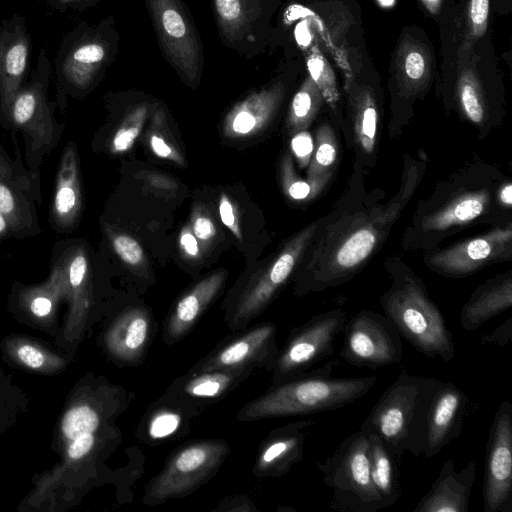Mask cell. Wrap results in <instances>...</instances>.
I'll return each mask as SVG.
<instances>
[{
    "label": "cell",
    "mask_w": 512,
    "mask_h": 512,
    "mask_svg": "<svg viewBox=\"0 0 512 512\" xmlns=\"http://www.w3.org/2000/svg\"><path fill=\"white\" fill-rule=\"evenodd\" d=\"M220 23L226 31H237L252 13V0H214Z\"/></svg>",
    "instance_id": "42"
},
{
    "label": "cell",
    "mask_w": 512,
    "mask_h": 512,
    "mask_svg": "<svg viewBox=\"0 0 512 512\" xmlns=\"http://www.w3.org/2000/svg\"><path fill=\"white\" fill-rule=\"evenodd\" d=\"M52 78L53 64L42 48L30 79L14 97L8 115L7 130L21 133L25 165L39 176L45 156L57 147L65 129L55 116L56 101L48 97Z\"/></svg>",
    "instance_id": "5"
},
{
    "label": "cell",
    "mask_w": 512,
    "mask_h": 512,
    "mask_svg": "<svg viewBox=\"0 0 512 512\" xmlns=\"http://www.w3.org/2000/svg\"><path fill=\"white\" fill-rule=\"evenodd\" d=\"M456 98L463 115L475 125L488 120V106L475 70L461 61L456 84Z\"/></svg>",
    "instance_id": "32"
},
{
    "label": "cell",
    "mask_w": 512,
    "mask_h": 512,
    "mask_svg": "<svg viewBox=\"0 0 512 512\" xmlns=\"http://www.w3.org/2000/svg\"><path fill=\"white\" fill-rule=\"evenodd\" d=\"M224 281V271L214 272L197 282L178 299L163 326V340L166 344H175L191 331L219 294Z\"/></svg>",
    "instance_id": "24"
},
{
    "label": "cell",
    "mask_w": 512,
    "mask_h": 512,
    "mask_svg": "<svg viewBox=\"0 0 512 512\" xmlns=\"http://www.w3.org/2000/svg\"><path fill=\"white\" fill-rule=\"evenodd\" d=\"M284 94L281 85L253 93L236 104L223 121V134L229 139H247L265 129L272 121Z\"/></svg>",
    "instance_id": "25"
},
{
    "label": "cell",
    "mask_w": 512,
    "mask_h": 512,
    "mask_svg": "<svg viewBox=\"0 0 512 512\" xmlns=\"http://www.w3.org/2000/svg\"><path fill=\"white\" fill-rule=\"evenodd\" d=\"M253 372L252 370L188 371L187 374L173 381L163 396L197 414L198 409L210 406L232 392Z\"/></svg>",
    "instance_id": "21"
},
{
    "label": "cell",
    "mask_w": 512,
    "mask_h": 512,
    "mask_svg": "<svg viewBox=\"0 0 512 512\" xmlns=\"http://www.w3.org/2000/svg\"><path fill=\"white\" fill-rule=\"evenodd\" d=\"M104 32L102 27L92 30L81 23L63 36L52 63L54 100L62 113L70 97H84L101 75L110 51Z\"/></svg>",
    "instance_id": "7"
},
{
    "label": "cell",
    "mask_w": 512,
    "mask_h": 512,
    "mask_svg": "<svg viewBox=\"0 0 512 512\" xmlns=\"http://www.w3.org/2000/svg\"><path fill=\"white\" fill-rule=\"evenodd\" d=\"M312 420H299L275 428L259 445L252 468L262 478L280 477L304 458V446L315 426Z\"/></svg>",
    "instance_id": "19"
},
{
    "label": "cell",
    "mask_w": 512,
    "mask_h": 512,
    "mask_svg": "<svg viewBox=\"0 0 512 512\" xmlns=\"http://www.w3.org/2000/svg\"><path fill=\"white\" fill-rule=\"evenodd\" d=\"M337 152V139L333 129L327 124L321 125L316 132L307 178L318 179L331 176V167L336 161Z\"/></svg>",
    "instance_id": "34"
},
{
    "label": "cell",
    "mask_w": 512,
    "mask_h": 512,
    "mask_svg": "<svg viewBox=\"0 0 512 512\" xmlns=\"http://www.w3.org/2000/svg\"><path fill=\"white\" fill-rule=\"evenodd\" d=\"M341 358L350 365L376 369L399 363L401 335L385 316L361 310L345 322Z\"/></svg>",
    "instance_id": "12"
},
{
    "label": "cell",
    "mask_w": 512,
    "mask_h": 512,
    "mask_svg": "<svg viewBox=\"0 0 512 512\" xmlns=\"http://www.w3.org/2000/svg\"><path fill=\"white\" fill-rule=\"evenodd\" d=\"M148 114V106L141 104L134 107L119 122L116 129L105 143L111 154L128 151L140 135Z\"/></svg>",
    "instance_id": "35"
},
{
    "label": "cell",
    "mask_w": 512,
    "mask_h": 512,
    "mask_svg": "<svg viewBox=\"0 0 512 512\" xmlns=\"http://www.w3.org/2000/svg\"><path fill=\"white\" fill-rule=\"evenodd\" d=\"M475 477V460L457 471L453 460L447 459L413 512H468Z\"/></svg>",
    "instance_id": "23"
},
{
    "label": "cell",
    "mask_w": 512,
    "mask_h": 512,
    "mask_svg": "<svg viewBox=\"0 0 512 512\" xmlns=\"http://www.w3.org/2000/svg\"><path fill=\"white\" fill-rule=\"evenodd\" d=\"M100 423L98 413L88 405H81L70 409L62 421V432L69 440L80 435L94 433Z\"/></svg>",
    "instance_id": "40"
},
{
    "label": "cell",
    "mask_w": 512,
    "mask_h": 512,
    "mask_svg": "<svg viewBox=\"0 0 512 512\" xmlns=\"http://www.w3.org/2000/svg\"><path fill=\"white\" fill-rule=\"evenodd\" d=\"M229 453V445L219 439L194 441L179 447L147 485L143 502L155 505L190 495L216 474Z\"/></svg>",
    "instance_id": "8"
},
{
    "label": "cell",
    "mask_w": 512,
    "mask_h": 512,
    "mask_svg": "<svg viewBox=\"0 0 512 512\" xmlns=\"http://www.w3.org/2000/svg\"><path fill=\"white\" fill-rule=\"evenodd\" d=\"M345 322L346 314L339 308L316 314L294 328L269 370L271 384L299 376L318 362L330 358L334 341Z\"/></svg>",
    "instance_id": "10"
},
{
    "label": "cell",
    "mask_w": 512,
    "mask_h": 512,
    "mask_svg": "<svg viewBox=\"0 0 512 512\" xmlns=\"http://www.w3.org/2000/svg\"><path fill=\"white\" fill-rule=\"evenodd\" d=\"M277 328L271 322L235 331L222 340L189 371L270 370L278 353Z\"/></svg>",
    "instance_id": "14"
},
{
    "label": "cell",
    "mask_w": 512,
    "mask_h": 512,
    "mask_svg": "<svg viewBox=\"0 0 512 512\" xmlns=\"http://www.w3.org/2000/svg\"><path fill=\"white\" fill-rule=\"evenodd\" d=\"M391 287L381 295L384 315L408 343L445 363L455 357L452 333L423 282L405 266H390Z\"/></svg>",
    "instance_id": "3"
},
{
    "label": "cell",
    "mask_w": 512,
    "mask_h": 512,
    "mask_svg": "<svg viewBox=\"0 0 512 512\" xmlns=\"http://www.w3.org/2000/svg\"><path fill=\"white\" fill-rule=\"evenodd\" d=\"M512 305V275L508 272L479 286L462 306L460 323L464 330L480 328Z\"/></svg>",
    "instance_id": "26"
},
{
    "label": "cell",
    "mask_w": 512,
    "mask_h": 512,
    "mask_svg": "<svg viewBox=\"0 0 512 512\" xmlns=\"http://www.w3.org/2000/svg\"><path fill=\"white\" fill-rule=\"evenodd\" d=\"M483 510L512 512V404L502 401L486 442Z\"/></svg>",
    "instance_id": "13"
},
{
    "label": "cell",
    "mask_w": 512,
    "mask_h": 512,
    "mask_svg": "<svg viewBox=\"0 0 512 512\" xmlns=\"http://www.w3.org/2000/svg\"><path fill=\"white\" fill-rule=\"evenodd\" d=\"M335 361L299 376L271 384L245 404L236 419L243 422L308 415L342 408L366 395L376 384L374 375L333 378Z\"/></svg>",
    "instance_id": "1"
},
{
    "label": "cell",
    "mask_w": 512,
    "mask_h": 512,
    "mask_svg": "<svg viewBox=\"0 0 512 512\" xmlns=\"http://www.w3.org/2000/svg\"><path fill=\"white\" fill-rule=\"evenodd\" d=\"M83 212V185L77 145L68 141L59 159L48 212L51 229L69 234L79 225Z\"/></svg>",
    "instance_id": "18"
},
{
    "label": "cell",
    "mask_w": 512,
    "mask_h": 512,
    "mask_svg": "<svg viewBox=\"0 0 512 512\" xmlns=\"http://www.w3.org/2000/svg\"><path fill=\"white\" fill-rule=\"evenodd\" d=\"M492 196L488 187L460 190L427 212L418 222V231L424 236H442L449 230L461 228L488 212Z\"/></svg>",
    "instance_id": "22"
},
{
    "label": "cell",
    "mask_w": 512,
    "mask_h": 512,
    "mask_svg": "<svg viewBox=\"0 0 512 512\" xmlns=\"http://www.w3.org/2000/svg\"><path fill=\"white\" fill-rule=\"evenodd\" d=\"M383 6H390L394 0H378Z\"/></svg>",
    "instance_id": "56"
},
{
    "label": "cell",
    "mask_w": 512,
    "mask_h": 512,
    "mask_svg": "<svg viewBox=\"0 0 512 512\" xmlns=\"http://www.w3.org/2000/svg\"><path fill=\"white\" fill-rule=\"evenodd\" d=\"M31 34L26 19L13 14L0 25V125L8 128V115L14 97L26 83Z\"/></svg>",
    "instance_id": "16"
},
{
    "label": "cell",
    "mask_w": 512,
    "mask_h": 512,
    "mask_svg": "<svg viewBox=\"0 0 512 512\" xmlns=\"http://www.w3.org/2000/svg\"><path fill=\"white\" fill-rule=\"evenodd\" d=\"M352 138L358 153L365 159L374 155L378 133V107L372 90L359 86L350 92Z\"/></svg>",
    "instance_id": "29"
},
{
    "label": "cell",
    "mask_w": 512,
    "mask_h": 512,
    "mask_svg": "<svg viewBox=\"0 0 512 512\" xmlns=\"http://www.w3.org/2000/svg\"><path fill=\"white\" fill-rule=\"evenodd\" d=\"M401 207L402 203L397 202L380 213L368 217L359 214L346 220L344 227L336 230L337 237L328 240L326 252H321L318 264L308 267V274L297 284L296 293L322 291L349 280L374 252L385 228Z\"/></svg>",
    "instance_id": "4"
},
{
    "label": "cell",
    "mask_w": 512,
    "mask_h": 512,
    "mask_svg": "<svg viewBox=\"0 0 512 512\" xmlns=\"http://www.w3.org/2000/svg\"><path fill=\"white\" fill-rule=\"evenodd\" d=\"M19 359L28 367L39 368L44 363V355L31 345H22L17 350Z\"/></svg>",
    "instance_id": "50"
},
{
    "label": "cell",
    "mask_w": 512,
    "mask_h": 512,
    "mask_svg": "<svg viewBox=\"0 0 512 512\" xmlns=\"http://www.w3.org/2000/svg\"><path fill=\"white\" fill-rule=\"evenodd\" d=\"M95 443L94 433H86L78 436L72 440L69 448L68 455L71 459L77 460L86 455Z\"/></svg>",
    "instance_id": "49"
},
{
    "label": "cell",
    "mask_w": 512,
    "mask_h": 512,
    "mask_svg": "<svg viewBox=\"0 0 512 512\" xmlns=\"http://www.w3.org/2000/svg\"><path fill=\"white\" fill-rule=\"evenodd\" d=\"M317 228V223L310 224L290 239L265 269L251 277L226 304L225 320L233 332L248 327L272 302L296 268Z\"/></svg>",
    "instance_id": "9"
},
{
    "label": "cell",
    "mask_w": 512,
    "mask_h": 512,
    "mask_svg": "<svg viewBox=\"0 0 512 512\" xmlns=\"http://www.w3.org/2000/svg\"><path fill=\"white\" fill-rule=\"evenodd\" d=\"M512 337V318L507 319L490 333L481 338L482 344L505 346L511 342Z\"/></svg>",
    "instance_id": "48"
},
{
    "label": "cell",
    "mask_w": 512,
    "mask_h": 512,
    "mask_svg": "<svg viewBox=\"0 0 512 512\" xmlns=\"http://www.w3.org/2000/svg\"><path fill=\"white\" fill-rule=\"evenodd\" d=\"M13 134L15 158L0 141V210L5 215L11 236L23 240L42 232L37 205L42 203L40 176L25 165Z\"/></svg>",
    "instance_id": "11"
},
{
    "label": "cell",
    "mask_w": 512,
    "mask_h": 512,
    "mask_svg": "<svg viewBox=\"0 0 512 512\" xmlns=\"http://www.w3.org/2000/svg\"><path fill=\"white\" fill-rule=\"evenodd\" d=\"M147 138L152 152L157 157L169 160L178 166H184V158L170 133L165 113L161 108L152 117Z\"/></svg>",
    "instance_id": "36"
},
{
    "label": "cell",
    "mask_w": 512,
    "mask_h": 512,
    "mask_svg": "<svg viewBox=\"0 0 512 512\" xmlns=\"http://www.w3.org/2000/svg\"><path fill=\"white\" fill-rule=\"evenodd\" d=\"M52 306L53 304L49 295H37L30 303L31 311L34 315L39 317L48 315L52 310Z\"/></svg>",
    "instance_id": "51"
},
{
    "label": "cell",
    "mask_w": 512,
    "mask_h": 512,
    "mask_svg": "<svg viewBox=\"0 0 512 512\" xmlns=\"http://www.w3.org/2000/svg\"><path fill=\"white\" fill-rule=\"evenodd\" d=\"M316 467L332 490L329 508L339 512H376L384 503L375 488L368 456L367 436L361 430L346 437Z\"/></svg>",
    "instance_id": "6"
},
{
    "label": "cell",
    "mask_w": 512,
    "mask_h": 512,
    "mask_svg": "<svg viewBox=\"0 0 512 512\" xmlns=\"http://www.w3.org/2000/svg\"><path fill=\"white\" fill-rule=\"evenodd\" d=\"M425 8L431 13V14H437L442 0H421Z\"/></svg>",
    "instance_id": "55"
},
{
    "label": "cell",
    "mask_w": 512,
    "mask_h": 512,
    "mask_svg": "<svg viewBox=\"0 0 512 512\" xmlns=\"http://www.w3.org/2000/svg\"><path fill=\"white\" fill-rule=\"evenodd\" d=\"M151 336V318L142 307H130L120 315L109 333L111 351L123 361L133 363L142 357Z\"/></svg>",
    "instance_id": "27"
},
{
    "label": "cell",
    "mask_w": 512,
    "mask_h": 512,
    "mask_svg": "<svg viewBox=\"0 0 512 512\" xmlns=\"http://www.w3.org/2000/svg\"><path fill=\"white\" fill-rule=\"evenodd\" d=\"M431 56L420 41L406 36L400 42L394 59V75L402 96L416 95L431 77Z\"/></svg>",
    "instance_id": "28"
},
{
    "label": "cell",
    "mask_w": 512,
    "mask_h": 512,
    "mask_svg": "<svg viewBox=\"0 0 512 512\" xmlns=\"http://www.w3.org/2000/svg\"><path fill=\"white\" fill-rule=\"evenodd\" d=\"M443 381L405 370L382 393L360 430L377 434L400 462L405 452L422 454L427 415Z\"/></svg>",
    "instance_id": "2"
},
{
    "label": "cell",
    "mask_w": 512,
    "mask_h": 512,
    "mask_svg": "<svg viewBox=\"0 0 512 512\" xmlns=\"http://www.w3.org/2000/svg\"><path fill=\"white\" fill-rule=\"evenodd\" d=\"M195 415L177 402L162 396L145 417L142 436L145 440L156 443L171 440L186 431L188 416Z\"/></svg>",
    "instance_id": "31"
},
{
    "label": "cell",
    "mask_w": 512,
    "mask_h": 512,
    "mask_svg": "<svg viewBox=\"0 0 512 512\" xmlns=\"http://www.w3.org/2000/svg\"><path fill=\"white\" fill-rule=\"evenodd\" d=\"M310 77L318 86L324 100L334 108L338 101V90L334 74L321 54L314 52L307 59Z\"/></svg>",
    "instance_id": "41"
},
{
    "label": "cell",
    "mask_w": 512,
    "mask_h": 512,
    "mask_svg": "<svg viewBox=\"0 0 512 512\" xmlns=\"http://www.w3.org/2000/svg\"><path fill=\"white\" fill-rule=\"evenodd\" d=\"M136 177H140L145 186L155 194L172 195L178 189L174 179L159 172L143 171L138 173Z\"/></svg>",
    "instance_id": "44"
},
{
    "label": "cell",
    "mask_w": 512,
    "mask_h": 512,
    "mask_svg": "<svg viewBox=\"0 0 512 512\" xmlns=\"http://www.w3.org/2000/svg\"><path fill=\"white\" fill-rule=\"evenodd\" d=\"M83 0H46L52 8L65 11L68 8H77Z\"/></svg>",
    "instance_id": "53"
},
{
    "label": "cell",
    "mask_w": 512,
    "mask_h": 512,
    "mask_svg": "<svg viewBox=\"0 0 512 512\" xmlns=\"http://www.w3.org/2000/svg\"><path fill=\"white\" fill-rule=\"evenodd\" d=\"M190 227L202 247L209 246L217 234L213 219L200 205L193 208Z\"/></svg>",
    "instance_id": "43"
},
{
    "label": "cell",
    "mask_w": 512,
    "mask_h": 512,
    "mask_svg": "<svg viewBox=\"0 0 512 512\" xmlns=\"http://www.w3.org/2000/svg\"><path fill=\"white\" fill-rule=\"evenodd\" d=\"M324 98L313 79L308 76L294 95L286 120L290 134L306 130L317 116Z\"/></svg>",
    "instance_id": "33"
},
{
    "label": "cell",
    "mask_w": 512,
    "mask_h": 512,
    "mask_svg": "<svg viewBox=\"0 0 512 512\" xmlns=\"http://www.w3.org/2000/svg\"><path fill=\"white\" fill-rule=\"evenodd\" d=\"M512 252L511 223L484 235L433 253L427 260L434 271L451 277L466 276L491 262L510 258Z\"/></svg>",
    "instance_id": "15"
},
{
    "label": "cell",
    "mask_w": 512,
    "mask_h": 512,
    "mask_svg": "<svg viewBox=\"0 0 512 512\" xmlns=\"http://www.w3.org/2000/svg\"><path fill=\"white\" fill-rule=\"evenodd\" d=\"M218 210L223 224L232 232L236 239L242 243L243 236L239 224L237 209L225 193H222L219 199Z\"/></svg>",
    "instance_id": "45"
},
{
    "label": "cell",
    "mask_w": 512,
    "mask_h": 512,
    "mask_svg": "<svg viewBox=\"0 0 512 512\" xmlns=\"http://www.w3.org/2000/svg\"><path fill=\"white\" fill-rule=\"evenodd\" d=\"M331 176L318 179H301L295 174L290 154L281 161V181L287 196L294 200H309L317 196L327 185Z\"/></svg>",
    "instance_id": "37"
},
{
    "label": "cell",
    "mask_w": 512,
    "mask_h": 512,
    "mask_svg": "<svg viewBox=\"0 0 512 512\" xmlns=\"http://www.w3.org/2000/svg\"><path fill=\"white\" fill-rule=\"evenodd\" d=\"M179 247L185 258L199 260L201 258V245L193 234L190 224L183 227L179 235Z\"/></svg>",
    "instance_id": "47"
},
{
    "label": "cell",
    "mask_w": 512,
    "mask_h": 512,
    "mask_svg": "<svg viewBox=\"0 0 512 512\" xmlns=\"http://www.w3.org/2000/svg\"><path fill=\"white\" fill-rule=\"evenodd\" d=\"M291 147L302 167L309 164L314 149V143L309 133L304 130L294 134Z\"/></svg>",
    "instance_id": "46"
},
{
    "label": "cell",
    "mask_w": 512,
    "mask_h": 512,
    "mask_svg": "<svg viewBox=\"0 0 512 512\" xmlns=\"http://www.w3.org/2000/svg\"><path fill=\"white\" fill-rule=\"evenodd\" d=\"M490 0H469L466 18V33L461 46L460 58L471 52L474 43L486 32L489 18Z\"/></svg>",
    "instance_id": "39"
},
{
    "label": "cell",
    "mask_w": 512,
    "mask_h": 512,
    "mask_svg": "<svg viewBox=\"0 0 512 512\" xmlns=\"http://www.w3.org/2000/svg\"><path fill=\"white\" fill-rule=\"evenodd\" d=\"M10 237H12L10 225H9L5 215L0 210V243H2L4 240H6Z\"/></svg>",
    "instance_id": "54"
},
{
    "label": "cell",
    "mask_w": 512,
    "mask_h": 512,
    "mask_svg": "<svg viewBox=\"0 0 512 512\" xmlns=\"http://www.w3.org/2000/svg\"><path fill=\"white\" fill-rule=\"evenodd\" d=\"M498 201L507 206L508 208L512 205V185L510 182H507L502 185V187L497 191Z\"/></svg>",
    "instance_id": "52"
},
{
    "label": "cell",
    "mask_w": 512,
    "mask_h": 512,
    "mask_svg": "<svg viewBox=\"0 0 512 512\" xmlns=\"http://www.w3.org/2000/svg\"><path fill=\"white\" fill-rule=\"evenodd\" d=\"M469 399L456 385L443 382L436 392L427 415L422 455L436 456L448 443L459 437L467 415Z\"/></svg>",
    "instance_id": "20"
},
{
    "label": "cell",
    "mask_w": 512,
    "mask_h": 512,
    "mask_svg": "<svg viewBox=\"0 0 512 512\" xmlns=\"http://www.w3.org/2000/svg\"><path fill=\"white\" fill-rule=\"evenodd\" d=\"M361 431L366 434L368 440V456L372 482L385 508L393 506L401 496L397 468L399 461L377 434L372 431Z\"/></svg>",
    "instance_id": "30"
},
{
    "label": "cell",
    "mask_w": 512,
    "mask_h": 512,
    "mask_svg": "<svg viewBox=\"0 0 512 512\" xmlns=\"http://www.w3.org/2000/svg\"><path fill=\"white\" fill-rule=\"evenodd\" d=\"M157 34L173 64L195 82L200 72V47L187 18L175 0H148Z\"/></svg>",
    "instance_id": "17"
},
{
    "label": "cell",
    "mask_w": 512,
    "mask_h": 512,
    "mask_svg": "<svg viewBox=\"0 0 512 512\" xmlns=\"http://www.w3.org/2000/svg\"><path fill=\"white\" fill-rule=\"evenodd\" d=\"M104 232L115 254L132 269H144L146 258L140 243L129 234L117 230L113 225L104 222Z\"/></svg>",
    "instance_id": "38"
}]
</instances>
